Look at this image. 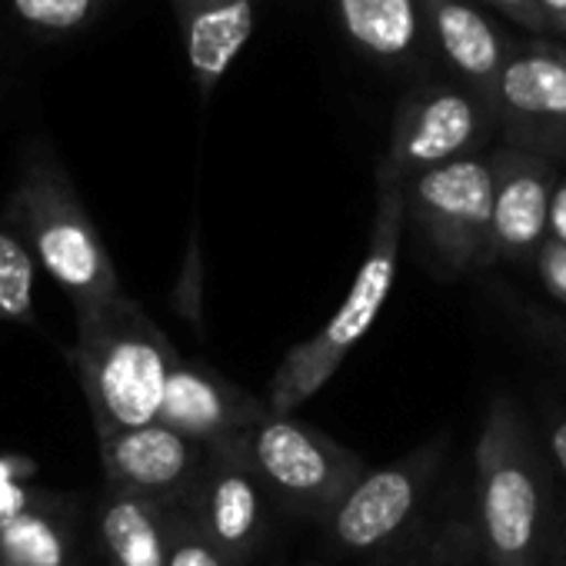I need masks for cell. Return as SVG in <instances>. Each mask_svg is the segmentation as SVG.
I'll return each instance as SVG.
<instances>
[{"label": "cell", "instance_id": "obj_1", "mask_svg": "<svg viewBox=\"0 0 566 566\" xmlns=\"http://www.w3.org/2000/svg\"><path fill=\"white\" fill-rule=\"evenodd\" d=\"M480 566H543L553 539V486L539 440L510 397H493L476 440Z\"/></svg>", "mask_w": 566, "mask_h": 566}, {"label": "cell", "instance_id": "obj_2", "mask_svg": "<svg viewBox=\"0 0 566 566\" xmlns=\"http://www.w3.org/2000/svg\"><path fill=\"white\" fill-rule=\"evenodd\" d=\"M71 360L97 433L154 423L164 387L180 360L167 334L124 294L77 321Z\"/></svg>", "mask_w": 566, "mask_h": 566}, {"label": "cell", "instance_id": "obj_3", "mask_svg": "<svg viewBox=\"0 0 566 566\" xmlns=\"http://www.w3.org/2000/svg\"><path fill=\"white\" fill-rule=\"evenodd\" d=\"M377 217L370 230L367 256L350 283V291L337 314L304 344H297L283 364L276 367L270 380L266 410L273 417H294L301 403H307L317 390L331 384V377L340 370V364L350 357V350L367 337L374 321L380 317L400 263V243H403V187L400 184H377Z\"/></svg>", "mask_w": 566, "mask_h": 566}, {"label": "cell", "instance_id": "obj_4", "mask_svg": "<svg viewBox=\"0 0 566 566\" xmlns=\"http://www.w3.org/2000/svg\"><path fill=\"white\" fill-rule=\"evenodd\" d=\"M8 217L21 230V243L34 263L64 287L77 321L124 297L120 276L91 213L51 157L28 160Z\"/></svg>", "mask_w": 566, "mask_h": 566}, {"label": "cell", "instance_id": "obj_5", "mask_svg": "<svg viewBox=\"0 0 566 566\" xmlns=\"http://www.w3.org/2000/svg\"><path fill=\"white\" fill-rule=\"evenodd\" d=\"M230 447L247 460L266 493L314 520H327L367 473L360 453L340 447L334 437L301 423L297 417L270 413Z\"/></svg>", "mask_w": 566, "mask_h": 566}, {"label": "cell", "instance_id": "obj_6", "mask_svg": "<svg viewBox=\"0 0 566 566\" xmlns=\"http://www.w3.org/2000/svg\"><path fill=\"white\" fill-rule=\"evenodd\" d=\"M400 187L407 220L417 223V230L450 273H463L483 263L493 210L490 160L460 157L423 170Z\"/></svg>", "mask_w": 566, "mask_h": 566}, {"label": "cell", "instance_id": "obj_7", "mask_svg": "<svg viewBox=\"0 0 566 566\" xmlns=\"http://www.w3.org/2000/svg\"><path fill=\"white\" fill-rule=\"evenodd\" d=\"M443 457L447 440L437 437L390 467L367 470L327 516L334 543L350 553H377L397 543L423 513Z\"/></svg>", "mask_w": 566, "mask_h": 566}, {"label": "cell", "instance_id": "obj_8", "mask_svg": "<svg viewBox=\"0 0 566 566\" xmlns=\"http://www.w3.org/2000/svg\"><path fill=\"white\" fill-rule=\"evenodd\" d=\"M111 496L147 500L160 510L187 506L210 450L174 433L160 420L97 433Z\"/></svg>", "mask_w": 566, "mask_h": 566}, {"label": "cell", "instance_id": "obj_9", "mask_svg": "<svg viewBox=\"0 0 566 566\" xmlns=\"http://www.w3.org/2000/svg\"><path fill=\"white\" fill-rule=\"evenodd\" d=\"M480 134L483 114L476 101L453 87L423 91L400 107L377 184H407L423 170L470 157V150L480 144Z\"/></svg>", "mask_w": 566, "mask_h": 566}, {"label": "cell", "instance_id": "obj_10", "mask_svg": "<svg viewBox=\"0 0 566 566\" xmlns=\"http://www.w3.org/2000/svg\"><path fill=\"white\" fill-rule=\"evenodd\" d=\"M184 510L193 516L200 533L230 559V566H243L263 539L266 490L233 447H220L210 450L207 467Z\"/></svg>", "mask_w": 566, "mask_h": 566}, {"label": "cell", "instance_id": "obj_11", "mask_svg": "<svg viewBox=\"0 0 566 566\" xmlns=\"http://www.w3.org/2000/svg\"><path fill=\"white\" fill-rule=\"evenodd\" d=\"M266 417H270L266 403H260L256 397H250L227 377L200 364H190L184 357L174 364L167 377L160 413H157L164 427H170L174 433L207 450L237 443Z\"/></svg>", "mask_w": 566, "mask_h": 566}, {"label": "cell", "instance_id": "obj_12", "mask_svg": "<svg viewBox=\"0 0 566 566\" xmlns=\"http://www.w3.org/2000/svg\"><path fill=\"white\" fill-rule=\"evenodd\" d=\"M553 174L543 160L526 154H503L493 160V210L483 247V263H526L536 256L549 230Z\"/></svg>", "mask_w": 566, "mask_h": 566}, {"label": "cell", "instance_id": "obj_13", "mask_svg": "<svg viewBox=\"0 0 566 566\" xmlns=\"http://www.w3.org/2000/svg\"><path fill=\"white\" fill-rule=\"evenodd\" d=\"M170 8L177 14L190 77L207 101L247 48L260 0H170Z\"/></svg>", "mask_w": 566, "mask_h": 566}, {"label": "cell", "instance_id": "obj_14", "mask_svg": "<svg viewBox=\"0 0 566 566\" xmlns=\"http://www.w3.org/2000/svg\"><path fill=\"white\" fill-rule=\"evenodd\" d=\"M500 104L549 134L566 130V64L549 54H520L496 71Z\"/></svg>", "mask_w": 566, "mask_h": 566}, {"label": "cell", "instance_id": "obj_15", "mask_svg": "<svg viewBox=\"0 0 566 566\" xmlns=\"http://www.w3.org/2000/svg\"><path fill=\"white\" fill-rule=\"evenodd\" d=\"M101 543L111 566H167V513L147 500L107 496Z\"/></svg>", "mask_w": 566, "mask_h": 566}, {"label": "cell", "instance_id": "obj_16", "mask_svg": "<svg viewBox=\"0 0 566 566\" xmlns=\"http://www.w3.org/2000/svg\"><path fill=\"white\" fill-rule=\"evenodd\" d=\"M334 4L347 38L380 61H403L420 44L417 0H334Z\"/></svg>", "mask_w": 566, "mask_h": 566}, {"label": "cell", "instance_id": "obj_17", "mask_svg": "<svg viewBox=\"0 0 566 566\" xmlns=\"http://www.w3.org/2000/svg\"><path fill=\"white\" fill-rule=\"evenodd\" d=\"M437 41L447 54V61L470 81H490L496 77L503 57H500V38L490 28V21L463 4V0H427Z\"/></svg>", "mask_w": 566, "mask_h": 566}, {"label": "cell", "instance_id": "obj_18", "mask_svg": "<svg viewBox=\"0 0 566 566\" xmlns=\"http://www.w3.org/2000/svg\"><path fill=\"white\" fill-rule=\"evenodd\" d=\"M0 566H71V533L31 506L0 526Z\"/></svg>", "mask_w": 566, "mask_h": 566}, {"label": "cell", "instance_id": "obj_19", "mask_svg": "<svg viewBox=\"0 0 566 566\" xmlns=\"http://www.w3.org/2000/svg\"><path fill=\"white\" fill-rule=\"evenodd\" d=\"M34 256L14 230L0 227V321L34 324Z\"/></svg>", "mask_w": 566, "mask_h": 566}, {"label": "cell", "instance_id": "obj_20", "mask_svg": "<svg viewBox=\"0 0 566 566\" xmlns=\"http://www.w3.org/2000/svg\"><path fill=\"white\" fill-rule=\"evenodd\" d=\"M167 513V566H230V559L200 533L193 516L184 506Z\"/></svg>", "mask_w": 566, "mask_h": 566}, {"label": "cell", "instance_id": "obj_21", "mask_svg": "<svg viewBox=\"0 0 566 566\" xmlns=\"http://www.w3.org/2000/svg\"><path fill=\"white\" fill-rule=\"evenodd\" d=\"M11 4L24 24L51 34L77 31L97 11V0H11Z\"/></svg>", "mask_w": 566, "mask_h": 566}, {"label": "cell", "instance_id": "obj_22", "mask_svg": "<svg viewBox=\"0 0 566 566\" xmlns=\"http://www.w3.org/2000/svg\"><path fill=\"white\" fill-rule=\"evenodd\" d=\"M28 473H31V463L14 460V457H0V526L34 506V493L21 483V476H28Z\"/></svg>", "mask_w": 566, "mask_h": 566}, {"label": "cell", "instance_id": "obj_23", "mask_svg": "<svg viewBox=\"0 0 566 566\" xmlns=\"http://www.w3.org/2000/svg\"><path fill=\"white\" fill-rule=\"evenodd\" d=\"M536 273L543 280V287L566 304V247L553 237H546L536 250Z\"/></svg>", "mask_w": 566, "mask_h": 566}, {"label": "cell", "instance_id": "obj_24", "mask_svg": "<svg viewBox=\"0 0 566 566\" xmlns=\"http://www.w3.org/2000/svg\"><path fill=\"white\" fill-rule=\"evenodd\" d=\"M539 433H543V443H546L553 467L566 480V410L556 407L553 400L539 403Z\"/></svg>", "mask_w": 566, "mask_h": 566}, {"label": "cell", "instance_id": "obj_25", "mask_svg": "<svg viewBox=\"0 0 566 566\" xmlns=\"http://www.w3.org/2000/svg\"><path fill=\"white\" fill-rule=\"evenodd\" d=\"M526 317H530V331H533L556 357L566 360V317H549V314H543V311H536V307H530Z\"/></svg>", "mask_w": 566, "mask_h": 566}, {"label": "cell", "instance_id": "obj_26", "mask_svg": "<svg viewBox=\"0 0 566 566\" xmlns=\"http://www.w3.org/2000/svg\"><path fill=\"white\" fill-rule=\"evenodd\" d=\"M549 237L566 247V187L553 190V207H549Z\"/></svg>", "mask_w": 566, "mask_h": 566}, {"label": "cell", "instance_id": "obj_27", "mask_svg": "<svg viewBox=\"0 0 566 566\" xmlns=\"http://www.w3.org/2000/svg\"><path fill=\"white\" fill-rule=\"evenodd\" d=\"M549 563H553V566H566V510L556 516V526H553V539H549Z\"/></svg>", "mask_w": 566, "mask_h": 566}, {"label": "cell", "instance_id": "obj_28", "mask_svg": "<svg viewBox=\"0 0 566 566\" xmlns=\"http://www.w3.org/2000/svg\"><path fill=\"white\" fill-rule=\"evenodd\" d=\"M493 4H500L503 11H510L516 21H526V24H533L536 21V0H493Z\"/></svg>", "mask_w": 566, "mask_h": 566}, {"label": "cell", "instance_id": "obj_29", "mask_svg": "<svg viewBox=\"0 0 566 566\" xmlns=\"http://www.w3.org/2000/svg\"><path fill=\"white\" fill-rule=\"evenodd\" d=\"M536 8H539L543 14H549L553 21L566 24V0H536Z\"/></svg>", "mask_w": 566, "mask_h": 566}]
</instances>
